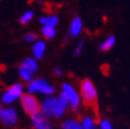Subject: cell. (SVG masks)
I'll list each match as a JSON object with an SVG mask.
<instances>
[{
  "instance_id": "14",
  "label": "cell",
  "mask_w": 130,
  "mask_h": 129,
  "mask_svg": "<svg viewBox=\"0 0 130 129\" xmlns=\"http://www.w3.org/2000/svg\"><path fill=\"white\" fill-rule=\"evenodd\" d=\"M19 74H20L21 78L24 80V82H29L30 83L32 80V78H33V74H32L31 72H29L28 70H26L25 68L21 67V66L19 68Z\"/></svg>"
},
{
  "instance_id": "18",
  "label": "cell",
  "mask_w": 130,
  "mask_h": 129,
  "mask_svg": "<svg viewBox=\"0 0 130 129\" xmlns=\"http://www.w3.org/2000/svg\"><path fill=\"white\" fill-rule=\"evenodd\" d=\"M32 18H33V11H26L20 18V22L22 24H27L29 21L32 20Z\"/></svg>"
},
{
  "instance_id": "7",
  "label": "cell",
  "mask_w": 130,
  "mask_h": 129,
  "mask_svg": "<svg viewBox=\"0 0 130 129\" xmlns=\"http://www.w3.org/2000/svg\"><path fill=\"white\" fill-rule=\"evenodd\" d=\"M0 120L5 126H14L18 122V112L12 107L3 108L0 115Z\"/></svg>"
},
{
  "instance_id": "17",
  "label": "cell",
  "mask_w": 130,
  "mask_h": 129,
  "mask_svg": "<svg viewBox=\"0 0 130 129\" xmlns=\"http://www.w3.org/2000/svg\"><path fill=\"white\" fill-rule=\"evenodd\" d=\"M113 43H115V37L110 36V37H108L103 43L100 44V50H101V51H108L110 47L113 45Z\"/></svg>"
},
{
  "instance_id": "20",
  "label": "cell",
  "mask_w": 130,
  "mask_h": 129,
  "mask_svg": "<svg viewBox=\"0 0 130 129\" xmlns=\"http://www.w3.org/2000/svg\"><path fill=\"white\" fill-rule=\"evenodd\" d=\"M100 129H112L110 123L107 120H102L100 122Z\"/></svg>"
},
{
  "instance_id": "1",
  "label": "cell",
  "mask_w": 130,
  "mask_h": 129,
  "mask_svg": "<svg viewBox=\"0 0 130 129\" xmlns=\"http://www.w3.org/2000/svg\"><path fill=\"white\" fill-rule=\"evenodd\" d=\"M39 111L45 118H60L64 114L65 107L60 103L58 98L46 97L39 105Z\"/></svg>"
},
{
  "instance_id": "4",
  "label": "cell",
  "mask_w": 130,
  "mask_h": 129,
  "mask_svg": "<svg viewBox=\"0 0 130 129\" xmlns=\"http://www.w3.org/2000/svg\"><path fill=\"white\" fill-rule=\"evenodd\" d=\"M23 95V86L21 84H14L10 86L1 96V100L4 104H10Z\"/></svg>"
},
{
  "instance_id": "16",
  "label": "cell",
  "mask_w": 130,
  "mask_h": 129,
  "mask_svg": "<svg viewBox=\"0 0 130 129\" xmlns=\"http://www.w3.org/2000/svg\"><path fill=\"white\" fill-rule=\"evenodd\" d=\"M56 33V31H55V28L54 27H51V26H43L42 28V34L44 37L46 38H52L54 37Z\"/></svg>"
},
{
  "instance_id": "9",
  "label": "cell",
  "mask_w": 130,
  "mask_h": 129,
  "mask_svg": "<svg viewBox=\"0 0 130 129\" xmlns=\"http://www.w3.org/2000/svg\"><path fill=\"white\" fill-rule=\"evenodd\" d=\"M21 67L25 68L26 70H28L29 72H31L32 74H33V73L36 72V70L38 68V64H37L35 59H33V58H27L21 64Z\"/></svg>"
},
{
  "instance_id": "10",
  "label": "cell",
  "mask_w": 130,
  "mask_h": 129,
  "mask_svg": "<svg viewBox=\"0 0 130 129\" xmlns=\"http://www.w3.org/2000/svg\"><path fill=\"white\" fill-rule=\"evenodd\" d=\"M44 51H45V43L41 40L35 42V44L33 45V56L36 58V59H41L43 54H44Z\"/></svg>"
},
{
  "instance_id": "6",
  "label": "cell",
  "mask_w": 130,
  "mask_h": 129,
  "mask_svg": "<svg viewBox=\"0 0 130 129\" xmlns=\"http://www.w3.org/2000/svg\"><path fill=\"white\" fill-rule=\"evenodd\" d=\"M62 94L66 97V99L69 102V106H71L72 108L76 109L79 103V97L77 93L75 92V90L68 84H64L62 86Z\"/></svg>"
},
{
  "instance_id": "21",
  "label": "cell",
  "mask_w": 130,
  "mask_h": 129,
  "mask_svg": "<svg viewBox=\"0 0 130 129\" xmlns=\"http://www.w3.org/2000/svg\"><path fill=\"white\" fill-rule=\"evenodd\" d=\"M24 38L27 42H31V41H34L36 39V35L34 33H27Z\"/></svg>"
},
{
  "instance_id": "13",
  "label": "cell",
  "mask_w": 130,
  "mask_h": 129,
  "mask_svg": "<svg viewBox=\"0 0 130 129\" xmlns=\"http://www.w3.org/2000/svg\"><path fill=\"white\" fill-rule=\"evenodd\" d=\"M58 22V18L53 15V17H42L40 19V23L44 26H51V27H55V25Z\"/></svg>"
},
{
  "instance_id": "2",
  "label": "cell",
  "mask_w": 130,
  "mask_h": 129,
  "mask_svg": "<svg viewBox=\"0 0 130 129\" xmlns=\"http://www.w3.org/2000/svg\"><path fill=\"white\" fill-rule=\"evenodd\" d=\"M27 91H28V94H31V95L36 92L44 95H52L54 93V88L45 79L36 78V79H32L28 84Z\"/></svg>"
},
{
  "instance_id": "23",
  "label": "cell",
  "mask_w": 130,
  "mask_h": 129,
  "mask_svg": "<svg viewBox=\"0 0 130 129\" xmlns=\"http://www.w3.org/2000/svg\"><path fill=\"white\" fill-rule=\"evenodd\" d=\"M54 71H55V73H56V74H58V75H62V71H61L58 67H56V68L54 69Z\"/></svg>"
},
{
  "instance_id": "22",
  "label": "cell",
  "mask_w": 130,
  "mask_h": 129,
  "mask_svg": "<svg viewBox=\"0 0 130 129\" xmlns=\"http://www.w3.org/2000/svg\"><path fill=\"white\" fill-rule=\"evenodd\" d=\"M82 46H83V41L78 43V45H77V47H76V50H75V52H74V55H75V56H77V55L80 53V51H82Z\"/></svg>"
},
{
  "instance_id": "5",
  "label": "cell",
  "mask_w": 130,
  "mask_h": 129,
  "mask_svg": "<svg viewBox=\"0 0 130 129\" xmlns=\"http://www.w3.org/2000/svg\"><path fill=\"white\" fill-rule=\"evenodd\" d=\"M21 103L24 110L28 115L32 116L39 111V103L35 96L31 94H24L21 97Z\"/></svg>"
},
{
  "instance_id": "3",
  "label": "cell",
  "mask_w": 130,
  "mask_h": 129,
  "mask_svg": "<svg viewBox=\"0 0 130 129\" xmlns=\"http://www.w3.org/2000/svg\"><path fill=\"white\" fill-rule=\"evenodd\" d=\"M80 93H82L83 99L86 104L96 105L97 101V93L95 87L90 79H84L80 84Z\"/></svg>"
},
{
  "instance_id": "15",
  "label": "cell",
  "mask_w": 130,
  "mask_h": 129,
  "mask_svg": "<svg viewBox=\"0 0 130 129\" xmlns=\"http://www.w3.org/2000/svg\"><path fill=\"white\" fill-rule=\"evenodd\" d=\"M82 127H83L84 129H96V127H95V122H94V120H93L91 117H86V118H84L83 123H82Z\"/></svg>"
},
{
  "instance_id": "24",
  "label": "cell",
  "mask_w": 130,
  "mask_h": 129,
  "mask_svg": "<svg viewBox=\"0 0 130 129\" xmlns=\"http://www.w3.org/2000/svg\"><path fill=\"white\" fill-rule=\"evenodd\" d=\"M2 110H3V107H2V105H1V104H0V115H1Z\"/></svg>"
},
{
  "instance_id": "19",
  "label": "cell",
  "mask_w": 130,
  "mask_h": 129,
  "mask_svg": "<svg viewBox=\"0 0 130 129\" xmlns=\"http://www.w3.org/2000/svg\"><path fill=\"white\" fill-rule=\"evenodd\" d=\"M58 100L60 101V103L64 106V107H68L69 106V102H68V100L66 99V97L62 94V93H60L59 94V96H58Z\"/></svg>"
},
{
  "instance_id": "8",
  "label": "cell",
  "mask_w": 130,
  "mask_h": 129,
  "mask_svg": "<svg viewBox=\"0 0 130 129\" xmlns=\"http://www.w3.org/2000/svg\"><path fill=\"white\" fill-rule=\"evenodd\" d=\"M31 122L35 129H54L51 122L40 111L31 116Z\"/></svg>"
},
{
  "instance_id": "12",
  "label": "cell",
  "mask_w": 130,
  "mask_h": 129,
  "mask_svg": "<svg viewBox=\"0 0 130 129\" xmlns=\"http://www.w3.org/2000/svg\"><path fill=\"white\" fill-rule=\"evenodd\" d=\"M62 129H84L79 123L74 120H66L62 124Z\"/></svg>"
},
{
  "instance_id": "11",
  "label": "cell",
  "mask_w": 130,
  "mask_h": 129,
  "mask_svg": "<svg viewBox=\"0 0 130 129\" xmlns=\"http://www.w3.org/2000/svg\"><path fill=\"white\" fill-rule=\"evenodd\" d=\"M80 29H82V22H80V19L78 17H76L71 23V27H70L71 35L72 36H77L78 33L80 32Z\"/></svg>"
}]
</instances>
